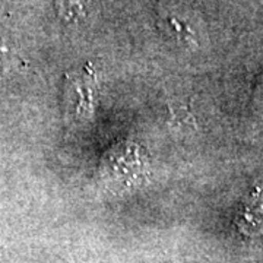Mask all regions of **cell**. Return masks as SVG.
<instances>
[{
	"label": "cell",
	"mask_w": 263,
	"mask_h": 263,
	"mask_svg": "<svg viewBox=\"0 0 263 263\" xmlns=\"http://www.w3.org/2000/svg\"><path fill=\"white\" fill-rule=\"evenodd\" d=\"M57 9L67 24H78L88 16L89 0H57Z\"/></svg>",
	"instance_id": "1"
},
{
	"label": "cell",
	"mask_w": 263,
	"mask_h": 263,
	"mask_svg": "<svg viewBox=\"0 0 263 263\" xmlns=\"http://www.w3.org/2000/svg\"><path fill=\"white\" fill-rule=\"evenodd\" d=\"M165 25L168 27L170 34H173L176 38L183 40V41H192L195 38V31L189 27V24L181 19L176 13H167V16L164 19Z\"/></svg>",
	"instance_id": "2"
}]
</instances>
